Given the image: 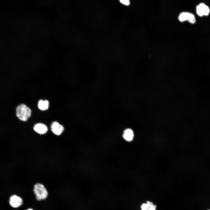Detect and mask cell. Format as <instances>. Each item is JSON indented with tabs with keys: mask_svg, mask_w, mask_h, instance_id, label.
Returning a JSON list of instances; mask_svg holds the SVG:
<instances>
[{
	"mask_svg": "<svg viewBox=\"0 0 210 210\" xmlns=\"http://www.w3.org/2000/svg\"><path fill=\"white\" fill-rule=\"evenodd\" d=\"M31 112V110L29 107L23 103L18 104L15 109V117L22 122L27 121L30 117Z\"/></svg>",
	"mask_w": 210,
	"mask_h": 210,
	"instance_id": "obj_1",
	"label": "cell"
},
{
	"mask_svg": "<svg viewBox=\"0 0 210 210\" xmlns=\"http://www.w3.org/2000/svg\"><path fill=\"white\" fill-rule=\"evenodd\" d=\"M34 192L38 200H45L48 196V192L45 186L41 184L38 183L35 185Z\"/></svg>",
	"mask_w": 210,
	"mask_h": 210,
	"instance_id": "obj_2",
	"label": "cell"
},
{
	"mask_svg": "<svg viewBox=\"0 0 210 210\" xmlns=\"http://www.w3.org/2000/svg\"><path fill=\"white\" fill-rule=\"evenodd\" d=\"M9 203L10 206L13 208H17L23 204L21 198L16 195L11 196L9 199Z\"/></svg>",
	"mask_w": 210,
	"mask_h": 210,
	"instance_id": "obj_3",
	"label": "cell"
},
{
	"mask_svg": "<svg viewBox=\"0 0 210 210\" xmlns=\"http://www.w3.org/2000/svg\"><path fill=\"white\" fill-rule=\"evenodd\" d=\"M51 128L52 132L57 135L61 134L64 129L62 125L56 121L52 123L51 126Z\"/></svg>",
	"mask_w": 210,
	"mask_h": 210,
	"instance_id": "obj_4",
	"label": "cell"
},
{
	"mask_svg": "<svg viewBox=\"0 0 210 210\" xmlns=\"http://www.w3.org/2000/svg\"><path fill=\"white\" fill-rule=\"evenodd\" d=\"M34 131L37 133L43 134L46 133L48 130L47 126L41 123H38L35 125L34 127Z\"/></svg>",
	"mask_w": 210,
	"mask_h": 210,
	"instance_id": "obj_5",
	"label": "cell"
},
{
	"mask_svg": "<svg viewBox=\"0 0 210 210\" xmlns=\"http://www.w3.org/2000/svg\"><path fill=\"white\" fill-rule=\"evenodd\" d=\"M123 139L128 142L132 141L133 139L134 134L133 130L130 128L125 130L123 134Z\"/></svg>",
	"mask_w": 210,
	"mask_h": 210,
	"instance_id": "obj_6",
	"label": "cell"
},
{
	"mask_svg": "<svg viewBox=\"0 0 210 210\" xmlns=\"http://www.w3.org/2000/svg\"><path fill=\"white\" fill-rule=\"evenodd\" d=\"M141 210H156V206L152 202L147 201L141 205Z\"/></svg>",
	"mask_w": 210,
	"mask_h": 210,
	"instance_id": "obj_7",
	"label": "cell"
},
{
	"mask_svg": "<svg viewBox=\"0 0 210 210\" xmlns=\"http://www.w3.org/2000/svg\"><path fill=\"white\" fill-rule=\"evenodd\" d=\"M49 106V102L47 100H40L38 103V107L39 109L42 111L47 110Z\"/></svg>",
	"mask_w": 210,
	"mask_h": 210,
	"instance_id": "obj_8",
	"label": "cell"
},
{
	"mask_svg": "<svg viewBox=\"0 0 210 210\" xmlns=\"http://www.w3.org/2000/svg\"><path fill=\"white\" fill-rule=\"evenodd\" d=\"M204 15L207 16L209 13L210 9L209 7L204 3H201L199 5Z\"/></svg>",
	"mask_w": 210,
	"mask_h": 210,
	"instance_id": "obj_9",
	"label": "cell"
},
{
	"mask_svg": "<svg viewBox=\"0 0 210 210\" xmlns=\"http://www.w3.org/2000/svg\"><path fill=\"white\" fill-rule=\"evenodd\" d=\"M189 13V12H185L181 13L178 17L179 21L181 22H183L187 20L188 17Z\"/></svg>",
	"mask_w": 210,
	"mask_h": 210,
	"instance_id": "obj_10",
	"label": "cell"
},
{
	"mask_svg": "<svg viewBox=\"0 0 210 210\" xmlns=\"http://www.w3.org/2000/svg\"><path fill=\"white\" fill-rule=\"evenodd\" d=\"M187 21L191 23H195V22L196 20L194 15L192 13H189Z\"/></svg>",
	"mask_w": 210,
	"mask_h": 210,
	"instance_id": "obj_11",
	"label": "cell"
},
{
	"mask_svg": "<svg viewBox=\"0 0 210 210\" xmlns=\"http://www.w3.org/2000/svg\"><path fill=\"white\" fill-rule=\"evenodd\" d=\"M196 11L197 14L199 16H202L204 15L200 8L199 5L197 6Z\"/></svg>",
	"mask_w": 210,
	"mask_h": 210,
	"instance_id": "obj_12",
	"label": "cell"
},
{
	"mask_svg": "<svg viewBox=\"0 0 210 210\" xmlns=\"http://www.w3.org/2000/svg\"><path fill=\"white\" fill-rule=\"evenodd\" d=\"M120 3L125 5H129L130 4V2L128 0H120Z\"/></svg>",
	"mask_w": 210,
	"mask_h": 210,
	"instance_id": "obj_13",
	"label": "cell"
},
{
	"mask_svg": "<svg viewBox=\"0 0 210 210\" xmlns=\"http://www.w3.org/2000/svg\"><path fill=\"white\" fill-rule=\"evenodd\" d=\"M27 210H33V209H27Z\"/></svg>",
	"mask_w": 210,
	"mask_h": 210,
	"instance_id": "obj_14",
	"label": "cell"
},
{
	"mask_svg": "<svg viewBox=\"0 0 210 210\" xmlns=\"http://www.w3.org/2000/svg\"><path fill=\"white\" fill-rule=\"evenodd\" d=\"M210 210V209H208V210Z\"/></svg>",
	"mask_w": 210,
	"mask_h": 210,
	"instance_id": "obj_15",
	"label": "cell"
}]
</instances>
